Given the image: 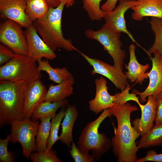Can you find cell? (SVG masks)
Masks as SVG:
<instances>
[{"label":"cell","instance_id":"2e32d148","mask_svg":"<svg viewBox=\"0 0 162 162\" xmlns=\"http://www.w3.org/2000/svg\"><path fill=\"white\" fill-rule=\"evenodd\" d=\"M145 105L141 104L139 106L141 115L140 118H136L131 124L133 127L141 137L146 134L153 126L156 114L157 104L156 98L152 95L148 97Z\"/></svg>","mask_w":162,"mask_h":162},{"label":"cell","instance_id":"6da1fadb","mask_svg":"<svg viewBox=\"0 0 162 162\" xmlns=\"http://www.w3.org/2000/svg\"><path fill=\"white\" fill-rule=\"evenodd\" d=\"M112 116L115 117L117 127H114V135L111 142L112 151L118 162H136L139 148L136 140L140 134L131 125L130 115L138 107L128 102L116 104L110 108Z\"/></svg>","mask_w":162,"mask_h":162},{"label":"cell","instance_id":"484cf974","mask_svg":"<svg viewBox=\"0 0 162 162\" xmlns=\"http://www.w3.org/2000/svg\"><path fill=\"white\" fill-rule=\"evenodd\" d=\"M51 116L42 118L39 124L35 142L36 152H41L47 148V141L50 134Z\"/></svg>","mask_w":162,"mask_h":162},{"label":"cell","instance_id":"4fadbf2b","mask_svg":"<svg viewBox=\"0 0 162 162\" xmlns=\"http://www.w3.org/2000/svg\"><path fill=\"white\" fill-rule=\"evenodd\" d=\"M150 58L152 67L150 72H148L149 80L148 86L142 92L133 90V93L139 95L142 103L147 101L146 98L148 96L152 95L156 98L162 92V56H156Z\"/></svg>","mask_w":162,"mask_h":162},{"label":"cell","instance_id":"1f68e13d","mask_svg":"<svg viewBox=\"0 0 162 162\" xmlns=\"http://www.w3.org/2000/svg\"><path fill=\"white\" fill-rule=\"evenodd\" d=\"M10 135H8L4 139H0V161L13 162L15 158L12 154L8 150V145L10 141Z\"/></svg>","mask_w":162,"mask_h":162},{"label":"cell","instance_id":"7402d4cb","mask_svg":"<svg viewBox=\"0 0 162 162\" xmlns=\"http://www.w3.org/2000/svg\"><path fill=\"white\" fill-rule=\"evenodd\" d=\"M48 60V59H41L38 60L37 62L38 70L47 73L49 80L58 84L68 79L73 76L66 67L53 68L50 65Z\"/></svg>","mask_w":162,"mask_h":162},{"label":"cell","instance_id":"603a6c76","mask_svg":"<svg viewBox=\"0 0 162 162\" xmlns=\"http://www.w3.org/2000/svg\"><path fill=\"white\" fill-rule=\"evenodd\" d=\"M162 146V123L155 124L145 135L142 136L137 146L139 149Z\"/></svg>","mask_w":162,"mask_h":162},{"label":"cell","instance_id":"52a82bcc","mask_svg":"<svg viewBox=\"0 0 162 162\" xmlns=\"http://www.w3.org/2000/svg\"><path fill=\"white\" fill-rule=\"evenodd\" d=\"M27 117L15 121L10 125V141L19 142L22 148L23 156L28 159L32 152H36L35 137L38 130V120Z\"/></svg>","mask_w":162,"mask_h":162},{"label":"cell","instance_id":"5b68a950","mask_svg":"<svg viewBox=\"0 0 162 162\" xmlns=\"http://www.w3.org/2000/svg\"><path fill=\"white\" fill-rule=\"evenodd\" d=\"M42 76L37 61L28 56L15 53L12 58L0 67V80L23 81L28 83Z\"/></svg>","mask_w":162,"mask_h":162},{"label":"cell","instance_id":"4316f807","mask_svg":"<svg viewBox=\"0 0 162 162\" xmlns=\"http://www.w3.org/2000/svg\"><path fill=\"white\" fill-rule=\"evenodd\" d=\"M66 108L63 107L52 118L50 134L47 141V148L52 149L55 143L59 140L58 132L61 122L65 113Z\"/></svg>","mask_w":162,"mask_h":162},{"label":"cell","instance_id":"5bb4252c","mask_svg":"<svg viewBox=\"0 0 162 162\" xmlns=\"http://www.w3.org/2000/svg\"><path fill=\"white\" fill-rule=\"evenodd\" d=\"M47 90L40 79L28 83L24 93L22 116L23 118L31 117L34 110L44 101Z\"/></svg>","mask_w":162,"mask_h":162},{"label":"cell","instance_id":"83f0119b","mask_svg":"<svg viewBox=\"0 0 162 162\" xmlns=\"http://www.w3.org/2000/svg\"><path fill=\"white\" fill-rule=\"evenodd\" d=\"M102 0H83V7L92 20L99 21L104 18L105 12L100 8Z\"/></svg>","mask_w":162,"mask_h":162},{"label":"cell","instance_id":"8fae6325","mask_svg":"<svg viewBox=\"0 0 162 162\" xmlns=\"http://www.w3.org/2000/svg\"><path fill=\"white\" fill-rule=\"evenodd\" d=\"M26 0H0V16L14 21L26 28L33 24L26 13Z\"/></svg>","mask_w":162,"mask_h":162},{"label":"cell","instance_id":"4dcf8cb0","mask_svg":"<svg viewBox=\"0 0 162 162\" xmlns=\"http://www.w3.org/2000/svg\"><path fill=\"white\" fill-rule=\"evenodd\" d=\"M69 151L71 157L75 162H93L95 160L92 155L85 153L81 151L73 142Z\"/></svg>","mask_w":162,"mask_h":162},{"label":"cell","instance_id":"d6986e66","mask_svg":"<svg viewBox=\"0 0 162 162\" xmlns=\"http://www.w3.org/2000/svg\"><path fill=\"white\" fill-rule=\"evenodd\" d=\"M73 75L68 79L55 85L51 84L44 96V101L53 102L65 99L74 94Z\"/></svg>","mask_w":162,"mask_h":162},{"label":"cell","instance_id":"7c38bea8","mask_svg":"<svg viewBox=\"0 0 162 162\" xmlns=\"http://www.w3.org/2000/svg\"><path fill=\"white\" fill-rule=\"evenodd\" d=\"M32 24L25 32L28 49V56L35 60L43 58L52 60L56 57L54 51L52 50L39 36Z\"/></svg>","mask_w":162,"mask_h":162},{"label":"cell","instance_id":"ba28073f","mask_svg":"<svg viewBox=\"0 0 162 162\" xmlns=\"http://www.w3.org/2000/svg\"><path fill=\"white\" fill-rule=\"evenodd\" d=\"M22 27L17 23L9 19L1 23L0 41L15 53L28 56L26 38Z\"/></svg>","mask_w":162,"mask_h":162},{"label":"cell","instance_id":"9a60e30c","mask_svg":"<svg viewBox=\"0 0 162 162\" xmlns=\"http://www.w3.org/2000/svg\"><path fill=\"white\" fill-rule=\"evenodd\" d=\"M94 82L95 94L94 98L88 102L89 108L91 111L98 114L115 105V96L108 92L107 82L103 76L96 78Z\"/></svg>","mask_w":162,"mask_h":162},{"label":"cell","instance_id":"d590c367","mask_svg":"<svg viewBox=\"0 0 162 162\" xmlns=\"http://www.w3.org/2000/svg\"><path fill=\"white\" fill-rule=\"evenodd\" d=\"M118 0H107L101 7V10L104 11H111L115 8Z\"/></svg>","mask_w":162,"mask_h":162},{"label":"cell","instance_id":"f1b7e54d","mask_svg":"<svg viewBox=\"0 0 162 162\" xmlns=\"http://www.w3.org/2000/svg\"><path fill=\"white\" fill-rule=\"evenodd\" d=\"M30 158L34 162H61L57 157L56 152L47 148L41 152L31 153Z\"/></svg>","mask_w":162,"mask_h":162},{"label":"cell","instance_id":"e0dca14e","mask_svg":"<svg viewBox=\"0 0 162 162\" xmlns=\"http://www.w3.org/2000/svg\"><path fill=\"white\" fill-rule=\"evenodd\" d=\"M135 48L134 44L129 46V60L128 64L125 66L127 71L124 73L130 83L135 82L141 85L145 80L148 78V72H146L149 65L148 64L143 65L139 63L136 56Z\"/></svg>","mask_w":162,"mask_h":162},{"label":"cell","instance_id":"ac0fdd59","mask_svg":"<svg viewBox=\"0 0 162 162\" xmlns=\"http://www.w3.org/2000/svg\"><path fill=\"white\" fill-rule=\"evenodd\" d=\"M138 4L132 7V18L137 21L151 16L162 19V0H136Z\"/></svg>","mask_w":162,"mask_h":162},{"label":"cell","instance_id":"8d00e7d4","mask_svg":"<svg viewBox=\"0 0 162 162\" xmlns=\"http://www.w3.org/2000/svg\"><path fill=\"white\" fill-rule=\"evenodd\" d=\"M47 2L50 7L56 8L58 7L64 0H45Z\"/></svg>","mask_w":162,"mask_h":162},{"label":"cell","instance_id":"277c9868","mask_svg":"<svg viewBox=\"0 0 162 162\" xmlns=\"http://www.w3.org/2000/svg\"><path fill=\"white\" fill-rule=\"evenodd\" d=\"M112 116L110 108L103 110L95 120L88 123L82 130L78 138V148L82 152L88 153L91 150L95 161L110 149L111 141L104 133H100L98 128L104 120Z\"/></svg>","mask_w":162,"mask_h":162},{"label":"cell","instance_id":"cb8c5ba5","mask_svg":"<svg viewBox=\"0 0 162 162\" xmlns=\"http://www.w3.org/2000/svg\"><path fill=\"white\" fill-rule=\"evenodd\" d=\"M149 22L155 37L153 44L146 52L150 57L152 54L162 56V19L152 17Z\"/></svg>","mask_w":162,"mask_h":162},{"label":"cell","instance_id":"8992f818","mask_svg":"<svg viewBox=\"0 0 162 162\" xmlns=\"http://www.w3.org/2000/svg\"><path fill=\"white\" fill-rule=\"evenodd\" d=\"M85 34L88 38L100 43L112 58L113 65L123 71L126 54L125 50L122 49V44L120 40L121 32L113 31L105 24L98 30L94 31L90 29L86 30Z\"/></svg>","mask_w":162,"mask_h":162},{"label":"cell","instance_id":"f546056e","mask_svg":"<svg viewBox=\"0 0 162 162\" xmlns=\"http://www.w3.org/2000/svg\"><path fill=\"white\" fill-rule=\"evenodd\" d=\"M131 88L129 83L124 90L121 91V92L116 93L115 95V100L114 103L116 104H122L128 101L132 100L136 102L139 106L141 104L139 100V97H137L136 95L134 93H129Z\"/></svg>","mask_w":162,"mask_h":162},{"label":"cell","instance_id":"d6a6232c","mask_svg":"<svg viewBox=\"0 0 162 162\" xmlns=\"http://www.w3.org/2000/svg\"><path fill=\"white\" fill-rule=\"evenodd\" d=\"M15 53L12 50H10L0 44V65H2L9 61L13 58Z\"/></svg>","mask_w":162,"mask_h":162},{"label":"cell","instance_id":"7a4b0ae2","mask_svg":"<svg viewBox=\"0 0 162 162\" xmlns=\"http://www.w3.org/2000/svg\"><path fill=\"white\" fill-rule=\"evenodd\" d=\"M65 4L66 1L64 0L56 8L50 7L44 16L33 24L43 40L53 51L60 48L68 51L79 52L71 41L65 39L63 34L62 19Z\"/></svg>","mask_w":162,"mask_h":162},{"label":"cell","instance_id":"30bf717a","mask_svg":"<svg viewBox=\"0 0 162 162\" xmlns=\"http://www.w3.org/2000/svg\"><path fill=\"white\" fill-rule=\"evenodd\" d=\"M136 0H119L118 5L113 10L105 11L104 18L105 24L113 31L127 34L134 43L138 44L127 29L124 14L129 9L137 5Z\"/></svg>","mask_w":162,"mask_h":162},{"label":"cell","instance_id":"44dd1931","mask_svg":"<svg viewBox=\"0 0 162 162\" xmlns=\"http://www.w3.org/2000/svg\"><path fill=\"white\" fill-rule=\"evenodd\" d=\"M68 102V100L66 99L53 102L44 101L34 110L31 118L34 120L49 116L52 118L56 115V112L59 108L66 105Z\"/></svg>","mask_w":162,"mask_h":162},{"label":"cell","instance_id":"836d02e7","mask_svg":"<svg viewBox=\"0 0 162 162\" xmlns=\"http://www.w3.org/2000/svg\"><path fill=\"white\" fill-rule=\"evenodd\" d=\"M147 161L162 162V153L158 154L154 151H149L145 157L138 159L136 162H144Z\"/></svg>","mask_w":162,"mask_h":162},{"label":"cell","instance_id":"3957f363","mask_svg":"<svg viewBox=\"0 0 162 162\" xmlns=\"http://www.w3.org/2000/svg\"><path fill=\"white\" fill-rule=\"evenodd\" d=\"M28 83L0 80V125L23 119L24 93Z\"/></svg>","mask_w":162,"mask_h":162},{"label":"cell","instance_id":"74e56055","mask_svg":"<svg viewBox=\"0 0 162 162\" xmlns=\"http://www.w3.org/2000/svg\"><path fill=\"white\" fill-rule=\"evenodd\" d=\"M65 6L67 7H69L72 6L74 2V0H65Z\"/></svg>","mask_w":162,"mask_h":162},{"label":"cell","instance_id":"ffe728a7","mask_svg":"<svg viewBox=\"0 0 162 162\" xmlns=\"http://www.w3.org/2000/svg\"><path fill=\"white\" fill-rule=\"evenodd\" d=\"M78 116L77 108L74 105H69L66 108L65 113L61 124L62 130L59 140L69 148L73 141L72 131L75 122Z\"/></svg>","mask_w":162,"mask_h":162},{"label":"cell","instance_id":"e575fe53","mask_svg":"<svg viewBox=\"0 0 162 162\" xmlns=\"http://www.w3.org/2000/svg\"><path fill=\"white\" fill-rule=\"evenodd\" d=\"M157 109L155 123H162V92L156 98Z\"/></svg>","mask_w":162,"mask_h":162},{"label":"cell","instance_id":"d4e9b609","mask_svg":"<svg viewBox=\"0 0 162 162\" xmlns=\"http://www.w3.org/2000/svg\"><path fill=\"white\" fill-rule=\"evenodd\" d=\"M26 13L33 22L43 17L50 6L45 0H26Z\"/></svg>","mask_w":162,"mask_h":162},{"label":"cell","instance_id":"9c48e42d","mask_svg":"<svg viewBox=\"0 0 162 162\" xmlns=\"http://www.w3.org/2000/svg\"><path fill=\"white\" fill-rule=\"evenodd\" d=\"M81 55L92 66L91 74L93 76L99 74L108 79L118 89L121 91L124 90L129 84L128 79L123 71L100 59L91 58L79 51Z\"/></svg>","mask_w":162,"mask_h":162}]
</instances>
